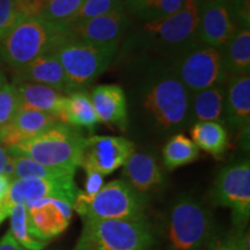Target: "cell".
Masks as SVG:
<instances>
[{
    "mask_svg": "<svg viewBox=\"0 0 250 250\" xmlns=\"http://www.w3.org/2000/svg\"><path fill=\"white\" fill-rule=\"evenodd\" d=\"M127 103V129L136 136L168 138L191 126L190 94L175 76L170 62L120 57Z\"/></svg>",
    "mask_w": 250,
    "mask_h": 250,
    "instance_id": "1",
    "label": "cell"
},
{
    "mask_svg": "<svg viewBox=\"0 0 250 250\" xmlns=\"http://www.w3.org/2000/svg\"><path fill=\"white\" fill-rule=\"evenodd\" d=\"M197 0H184L176 13L160 20L145 22L129 33L120 57L146 56L173 62L193 43L198 42Z\"/></svg>",
    "mask_w": 250,
    "mask_h": 250,
    "instance_id": "2",
    "label": "cell"
},
{
    "mask_svg": "<svg viewBox=\"0 0 250 250\" xmlns=\"http://www.w3.org/2000/svg\"><path fill=\"white\" fill-rule=\"evenodd\" d=\"M71 39L66 23L27 18L0 39V58L15 70L41 56L55 52Z\"/></svg>",
    "mask_w": 250,
    "mask_h": 250,
    "instance_id": "3",
    "label": "cell"
},
{
    "mask_svg": "<svg viewBox=\"0 0 250 250\" xmlns=\"http://www.w3.org/2000/svg\"><path fill=\"white\" fill-rule=\"evenodd\" d=\"M85 140L79 130L59 122L6 151L12 156H24L48 167L76 171L83 165Z\"/></svg>",
    "mask_w": 250,
    "mask_h": 250,
    "instance_id": "4",
    "label": "cell"
},
{
    "mask_svg": "<svg viewBox=\"0 0 250 250\" xmlns=\"http://www.w3.org/2000/svg\"><path fill=\"white\" fill-rule=\"evenodd\" d=\"M213 236V218L203 203L189 195L171 203L166 219L168 249L206 250Z\"/></svg>",
    "mask_w": 250,
    "mask_h": 250,
    "instance_id": "5",
    "label": "cell"
},
{
    "mask_svg": "<svg viewBox=\"0 0 250 250\" xmlns=\"http://www.w3.org/2000/svg\"><path fill=\"white\" fill-rule=\"evenodd\" d=\"M155 235L145 220H83V230L72 250H153Z\"/></svg>",
    "mask_w": 250,
    "mask_h": 250,
    "instance_id": "6",
    "label": "cell"
},
{
    "mask_svg": "<svg viewBox=\"0 0 250 250\" xmlns=\"http://www.w3.org/2000/svg\"><path fill=\"white\" fill-rule=\"evenodd\" d=\"M147 203L125 181L115 180L90 198L80 190L73 210L83 220H145Z\"/></svg>",
    "mask_w": 250,
    "mask_h": 250,
    "instance_id": "7",
    "label": "cell"
},
{
    "mask_svg": "<svg viewBox=\"0 0 250 250\" xmlns=\"http://www.w3.org/2000/svg\"><path fill=\"white\" fill-rule=\"evenodd\" d=\"M120 45L100 46L71 37L56 50L66 77V95L86 90L116 57Z\"/></svg>",
    "mask_w": 250,
    "mask_h": 250,
    "instance_id": "8",
    "label": "cell"
},
{
    "mask_svg": "<svg viewBox=\"0 0 250 250\" xmlns=\"http://www.w3.org/2000/svg\"><path fill=\"white\" fill-rule=\"evenodd\" d=\"M198 39L223 50L242 26L250 24L249 0H197Z\"/></svg>",
    "mask_w": 250,
    "mask_h": 250,
    "instance_id": "9",
    "label": "cell"
},
{
    "mask_svg": "<svg viewBox=\"0 0 250 250\" xmlns=\"http://www.w3.org/2000/svg\"><path fill=\"white\" fill-rule=\"evenodd\" d=\"M170 64L189 94L221 85L227 80L221 50L201 41L181 52Z\"/></svg>",
    "mask_w": 250,
    "mask_h": 250,
    "instance_id": "10",
    "label": "cell"
},
{
    "mask_svg": "<svg viewBox=\"0 0 250 250\" xmlns=\"http://www.w3.org/2000/svg\"><path fill=\"white\" fill-rule=\"evenodd\" d=\"M212 203L230 208L233 223L245 228L250 215V164L248 159L226 166L219 173L211 191Z\"/></svg>",
    "mask_w": 250,
    "mask_h": 250,
    "instance_id": "11",
    "label": "cell"
},
{
    "mask_svg": "<svg viewBox=\"0 0 250 250\" xmlns=\"http://www.w3.org/2000/svg\"><path fill=\"white\" fill-rule=\"evenodd\" d=\"M80 190L74 183V176L59 179L14 180L11 182L7 195L2 199V208L9 215L14 205L24 204L43 198H56L73 206Z\"/></svg>",
    "mask_w": 250,
    "mask_h": 250,
    "instance_id": "12",
    "label": "cell"
},
{
    "mask_svg": "<svg viewBox=\"0 0 250 250\" xmlns=\"http://www.w3.org/2000/svg\"><path fill=\"white\" fill-rule=\"evenodd\" d=\"M26 210L31 235L48 242L68 227L73 206L62 199L43 198L27 203Z\"/></svg>",
    "mask_w": 250,
    "mask_h": 250,
    "instance_id": "13",
    "label": "cell"
},
{
    "mask_svg": "<svg viewBox=\"0 0 250 250\" xmlns=\"http://www.w3.org/2000/svg\"><path fill=\"white\" fill-rule=\"evenodd\" d=\"M67 26L73 40L100 46L120 45L130 28V20L122 6L108 14Z\"/></svg>",
    "mask_w": 250,
    "mask_h": 250,
    "instance_id": "14",
    "label": "cell"
},
{
    "mask_svg": "<svg viewBox=\"0 0 250 250\" xmlns=\"http://www.w3.org/2000/svg\"><path fill=\"white\" fill-rule=\"evenodd\" d=\"M134 153V143L124 137L92 136L85 140L81 167L90 168L101 175L114 173L124 166Z\"/></svg>",
    "mask_w": 250,
    "mask_h": 250,
    "instance_id": "15",
    "label": "cell"
},
{
    "mask_svg": "<svg viewBox=\"0 0 250 250\" xmlns=\"http://www.w3.org/2000/svg\"><path fill=\"white\" fill-rule=\"evenodd\" d=\"M122 177L132 189L148 201L165 186V175L154 156L148 153H132L124 164Z\"/></svg>",
    "mask_w": 250,
    "mask_h": 250,
    "instance_id": "16",
    "label": "cell"
},
{
    "mask_svg": "<svg viewBox=\"0 0 250 250\" xmlns=\"http://www.w3.org/2000/svg\"><path fill=\"white\" fill-rule=\"evenodd\" d=\"M223 124L232 132L250 126V74L227 78Z\"/></svg>",
    "mask_w": 250,
    "mask_h": 250,
    "instance_id": "17",
    "label": "cell"
},
{
    "mask_svg": "<svg viewBox=\"0 0 250 250\" xmlns=\"http://www.w3.org/2000/svg\"><path fill=\"white\" fill-rule=\"evenodd\" d=\"M59 122L61 118L57 115L30 109H19L11 123L0 129V145L5 149L11 148L24 140L36 137Z\"/></svg>",
    "mask_w": 250,
    "mask_h": 250,
    "instance_id": "18",
    "label": "cell"
},
{
    "mask_svg": "<svg viewBox=\"0 0 250 250\" xmlns=\"http://www.w3.org/2000/svg\"><path fill=\"white\" fill-rule=\"evenodd\" d=\"M94 110L99 123L116 125L121 130L127 129V103L124 89L117 83L95 86L90 92Z\"/></svg>",
    "mask_w": 250,
    "mask_h": 250,
    "instance_id": "19",
    "label": "cell"
},
{
    "mask_svg": "<svg viewBox=\"0 0 250 250\" xmlns=\"http://www.w3.org/2000/svg\"><path fill=\"white\" fill-rule=\"evenodd\" d=\"M15 83H31L49 86L66 94V77L55 52L41 56L29 64L18 68Z\"/></svg>",
    "mask_w": 250,
    "mask_h": 250,
    "instance_id": "20",
    "label": "cell"
},
{
    "mask_svg": "<svg viewBox=\"0 0 250 250\" xmlns=\"http://www.w3.org/2000/svg\"><path fill=\"white\" fill-rule=\"evenodd\" d=\"M14 85L20 100V109L49 112L62 117L66 105V94L39 83H15Z\"/></svg>",
    "mask_w": 250,
    "mask_h": 250,
    "instance_id": "21",
    "label": "cell"
},
{
    "mask_svg": "<svg viewBox=\"0 0 250 250\" xmlns=\"http://www.w3.org/2000/svg\"><path fill=\"white\" fill-rule=\"evenodd\" d=\"M226 83L190 94V124L219 122L223 124Z\"/></svg>",
    "mask_w": 250,
    "mask_h": 250,
    "instance_id": "22",
    "label": "cell"
},
{
    "mask_svg": "<svg viewBox=\"0 0 250 250\" xmlns=\"http://www.w3.org/2000/svg\"><path fill=\"white\" fill-rule=\"evenodd\" d=\"M227 78L250 74V24L242 26L221 50Z\"/></svg>",
    "mask_w": 250,
    "mask_h": 250,
    "instance_id": "23",
    "label": "cell"
},
{
    "mask_svg": "<svg viewBox=\"0 0 250 250\" xmlns=\"http://www.w3.org/2000/svg\"><path fill=\"white\" fill-rule=\"evenodd\" d=\"M192 142L198 148L214 158H223L229 146V136L224 124L219 122H199L190 129Z\"/></svg>",
    "mask_w": 250,
    "mask_h": 250,
    "instance_id": "24",
    "label": "cell"
},
{
    "mask_svg": "<svg viewBox=\"0 0 250 250\" xmlns=\"http://www.w3.org/2000/svg\"><path fill=\"white\" fill-rule=\"evenodd\" d=\"M61 121L62 123L68 124L78 130L86 129L93 131L95 129L99 120L87 90L68 94Z\"/></svg>",
    "mask_w": 250,
    "mask_h": 250,
    "instance_id": "25",
    "label": "cell"
},
{
    "mask_svg": "<svg viewBox=\"0 0 250 250\" xmlns=\"http://www.w3.org/2000/svg\"><path fill=\"white\" fill-rule=\"evenodd\" d=\"M123 4L127 14L145 23L176 13L184 0H123Z\"/></svg>",
    "mask_w": 250,
    "mask_h": 250,
    "instance_id": "26",
    "label": "cell"
},
{
    "mask_svg": "<svg viewBox=\"0 0 250 250\" xmlns=\"http://www.w3.org/2000/svg\"><path fill=\"white\" fill-rule=\"evenodd\" d=\"M164 165L168 170L192 164L199 158V149L191 139L183 133H176L168 138L162 148Z\"/></svg>",
    "mask_w": 250,
    "mask_h": 250,
    "instance_id": "27",
    "label": "cell"
},
{
    "mask_svg": "<svg viewBox=\"0 0 250 250\" xmlns=\"http://www.w3.org/2000/svg\"><path fill=\"white\" fill-rule=\"evenodd\" d=\"M12 156V155H11ZM14 160L13 180L31 179H59L65 176H74L76 171L62 169V168L48 167L39 162L24 158V156H12Z\"/></svg>",
    "mask_w": 250,
    "mask_h": 250,
    "instance_id": "28",
    "label": "cell"
},
{
    "mask_svg": "<svg viewBox=\"0 0 250 250\" xmlns=\"http://www.w3.org/2000/svg\"><path fill=\"white\" fill-rule=\"evenodd\" d=\"M9 218H11V230L9 232L21 246L29 250L44 249L48 242L41 241V240L34 237L28 229L26 205H14L9 211Z\"/></svg>",
    "mask_w": 250,
    "mask_h": 250,
    "instance_id": "29",
    "label": "cell"
},
{
    "mask_svg": "<svg viewBox=\"0 0 250 250\" xmlns=\"http://www.w3.org/2000/svg\"><path fill=\"white\" fill-rule=\"evenodd\" d=\"M85 0H45L42 12L39 17L46 21L58 23H67Z\"/></svg>",
    "mask_w": 250,
    "mask_h": 250,
    "instance_id": "30",
    "label": "cell"
},
{
    "mask_svg": "<svg viewBox=\"0 0 250 250\" xmlns=\"http://www.w3.org/2000/svg\"><path fill=\"white\" fill-rule=\"evenodd\" d=\"M124 6L123 0H85L77 14L66 24L79 23L89 19L108 14Z\"/></svg>",
    "mask_w": 250,
    "mask_h": 250,
    "instance_id": "31",
    "label": "cell"
},
{
    "mask_svg": "<svg viewBox=\"0 0 250 250\" xmlns=\"http://www.w3.org/2000/svg\"><path fill=\"white\" fill-rule=\"evenodd\" d=\"M20 109V100L14 83H0V129L13 120Z\"/></svg>",
    "mask_w": 250,
    "mask_h": 250,
    "instance_id": "32",
    "label": "cell"
},
{
    "mask_svg": "<svg viewBox=\"0 0 250 250\" xmlns=\"http://www.w3.org/2000/svg\"><path fill=\"white\" fill-rule=\"evenodd\" d=\"M206 250H250L249 232L235 227L224 235L214 234Z\"/></svg>",
    "mask_w": 250,
    "mask_h": 250,
    "instance_id": "33",
    "label": "cell"
},
{
    "mask_svg": "<svg viewBox=\"0 0 250 250\" xmlns=\"http://www.w3.org/2000/svg\"><path fill=\"white\" fill-rule=\"evenodd\" d=\"M24 19L27 18L21 11L20 0H0V39Z\"/></svg>",
    "mask_w": 250,
    "mask_h": 250,
    "instance_id": "34",
    "label": "cell"
},
{
    "mask_svg": "<svg viewBox=\"0 0 250 250\" xmlns=\"http://www.w3.org/2000/svg\"><path fill=\"white\" fill-rule=\"evenodd\" d=\"M86 171V182L85 191H83L87 197H94L103 187V175L98 171L90 169V168H83Z\"/></svg>",
    "mask_w": 250,
    "mask_h": 250,
    "instance_id": "35",
    "label": "cell"
},
{
    "mask_svg": "<svg viewBox=\"0 0 250 250\" xmlns=\"http://www.w3.org/2000/svg\"><path fill=\"white\" fill-rule=\"evenodd\" d=\"M0 250H29L24 248L14 239L11 232H7L0 240Z\"/></svg>",
    "mask_w": 250,
    "mask_h": 250,
    "instance_id": "36",
    "label": "cell"
},
{
    "mask_svg": "<svg viewBox=\"0 0 250 250\" xmlns=\"http://www.w3.org/2000/svg\"><path fill=\"white\" fill-rule=\"evenodd\" d=\"M9 160H11V155H9L7 151L0 145V175L5 174V169L6 167H7Z\"/></svg>",
    "mask_w": 250,
    "mask_h": 250,
    "instance_id": "37",
    "label": "cell"
},
{
    "mask_svg": "<svg viewBox=\"0 0 250 250\" xmlns=\"http://www.w3.org/2000/svg\"><path fill=\"white\" fill-rule=\"evenodd\" d=\"M9 186H11V180L5 175H0V199H4L7 195Z\"/></svg>",
    "mask_w": 250,
    "mask_h": 250,
    "instance_id": "38",
    "label": "cell"
},
{
    "mask_svg": "<svg viewBox=\"0 0 250 250\" xmlns=\"http://www.w3.org/2000/svg\"><path fill=\"white\" fill-rule=\"evenodd\" d=\"M6 217H8V213L4 210V208H2V201L0 199V224L5 220Z\"/></svg>",
    "mask_w": 250,
    "mask_h": 250,
    "instance_id": "39",
    "label": "cell"
},
{
    "mask_svg": "<svg viewBox=\"0 0 250 250\" xmlns=\"http://www.w3.org/2000/svg\"><path fill=\"white\" fill-rule=\"evenodd\" d=\"M5 81V77H4V74L1 73V72H0V83H2Z\"/></svg>",
    "mask_w": 250,
    "mask_h": 250,
    "instance_id": "40",
    "label": "cell"
}]
</instances>
